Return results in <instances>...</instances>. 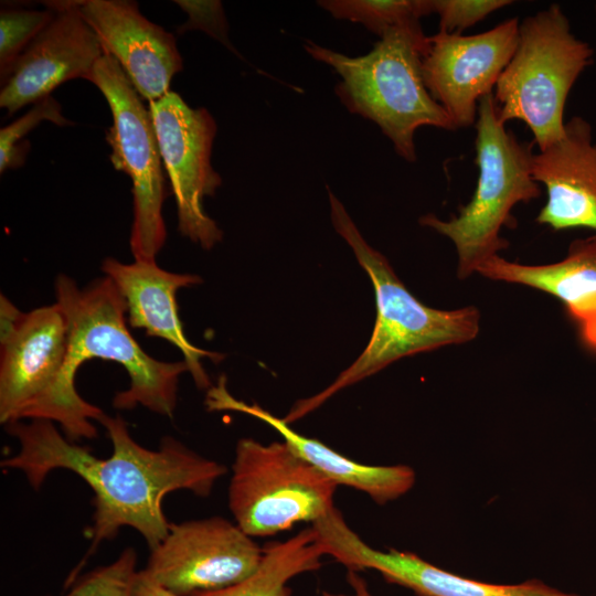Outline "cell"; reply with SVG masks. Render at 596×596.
Here are the masks:
<instances>
[{
	"label": "cell",
	"mask_w": 596,
	"mask_h": 596,
	"mask_svg": "<svg viewBox=\"0 0 596 596\" xmlns=\"http://www.w3.org/2000/svg\"><path fill=\"white\" fill-rule=\"evenodd\" d=\"M98 423L105 427L113 445L107 458H99L88 447L71 441L51 421L6 424L19 449L1 460L2 468L21 471L35 490L50 472L66 469L81 477L94 493L92 524L84 531L89 547L67 584L78 576L99 545L115 539L124 526L138 531L150 550L157 547L171 524L162 507L166 496L189 490L207 497L215 482L227 472L224 465L196 454L172 436L163 437L158 449L141 446L132 438L121 416L104 414Z\"/></svg>",
	"instance_id": "obj_1"
},
{
	"label": "cell",
	"mask_w": 596,
	"mask_h": 596,
	"mask_svg": "<svg viewBox=\"0 0 596 596\" xmlns=\"http://www.w3.org/2000/svg\"><path fill=\"white\" fill-rule=\"evenodd\" d=\"M55 296L67 323L68 350L43 419L58 424L74 443L97 437L93 421L98 422L105 413L85 401L75 387L77 370L92 359L114 361L128 373L129 387L116 393L115 408L141 405L172 418L179 377L188 365L184 361H159L142 350L126 326V302L113 280L104 277L81 288L71 277L58 275Z\"/></svg>",
	"instance_id": "obj_2"
},
{
	"label": "cell",
	"mask_w": 596,
	"mask_h": 596,
	"mask_svg": "<svg viewBox=\"0 0 596 596\" xmlns=\"http://www.w3.org/2000/svg\"><path fill=\"white\" fill-rule=\"evenodd\" d=\"M328 194L333 227L352 248L373 285L376 319L358 359L323 391L299 400L283 418L287 424L404 356L469 342L480 330V312L475 306L440 310L421 302L396 276L389 260L366 243L343 204L330 190Z\"/></svg>",
	"instance_id": "obj_3"
},
{
	"label": "cell",
	"mask_w": 596,
	"mask_h": 596,
	"mask_svg": "<svg viewBox=\"0 0 596 596\" xmlns=\"http://www.w3.org/2000/svg\"><path fill=\"white\" fill-rule=\"evenodd\" d=\"M427 43L416 22L389 31L361 56H347L310 41L305 50L340 75L336 94L348 110L376 124L395 152L412 163L418 128L456 129L425 86L422 58Z\"/></svg>",
	"instance_id": "obj_4"
},
{
	"label": "cell",
	"mask_w": 596,
	"mask_h": 596,
	"mask_svg": "<svg viewBox=\"0 0 596 596\" xmlns=\"http://www.w3.org/2000/svg\"><path fill=\"white\" fill-rule=\"evenodd\" d=\"M475 127L479 177L472 198L447 221L434 214L419 219L423 226L453 242L457 277L461 280L509 247L500 232L504 226L515 227L513 207L542 194L532 174V147L505 128L498 116L493 93L479 102Z\"/></svg>",
	"instance_id": "obj_5"
},
{
	"label": "cell",
	"mask_w": 596,
	"mask_h": 596,
	"mask_svg": "<svg viewBox=\"0 0 596 596\" xmlns=\"http://www.w3.org/2000/svg\"><path fill=\"white\" fill-rule=\"evenodd\" d=\"M593 54L571 31L558 4L524 18L515 51L493 89L500 120L523 121L539 150L561 139L567 96Z\"/></svg>",
	"instance_id": "obj_6"
},
{
	"label": "cell",
	"mask_w": 596,
	"mask_h": 596,
	"mask_svg": "<svg viewBox=\"0 0 596 596\" xmlns=\"http://www.w3.org/2000/svg\"><path fill=\"white\" fill-rule=\"evenodd\" d=\"M336 489L286 441L265 445L242 438L235 446L228 508L234 522L252 538L319 520L334 508Z\"/></svg>",
	"instance_id": "obj_7"
},
{
	"label": "cell",
	"mask_w": 596,
	"mask_h": 596,
	"mask_svg": "<svg viewBox=\"0 0 596 596\" xmlns=\"http://www.w3.org/2000/svg\"><path fill=\"white\" fill-rule=\"evenodd\" d=\"M106 98L113 115L106 140L114 168L132 181L134 222L129 238L135 260L156 262L167 237V196L159 142L149 110L119 63L104 54L85 78Z\"/></svg>",
	"instance_id": "obj_8"
},
{
	"label": "cell",
	"mask_w": 596,
	"mask_h": 596,
	"mask_svg": "<svg viewBox=\"0 0 596 596\" xmlns=\"http://www.w3.org/2000/svg\"><path fill=\"white\" fill-rule=\"evenodd\" d=\"M162 163L178 207V228L204 249L221 242L223 232L203 211L204 196L214 195L220 174L211 166L216 123L205 108H191L174 92L148 103Z\"/></svg>",
	"instance_id": "obj_9"
},
{
	"label": "cell",
	"mask_w": 596,
	"mask_h": 596,
	"mask_svg": "<svg viewBox=\"0 0 596 596\" xmlns=\"http://www.w3.org/2000/svg\"><path fill=\"white\" fill-rule=\"evenodd\" d=\"M262 558L263 547L252 536L216 515L171 523L143 570L174 594L191 596L241 583Z\"/></svg>",
	"instance_id": "obj_10"
},
{
	"label": "cell",
	"mask_w": 596,
	"mask_h": 596,
	"mask_svg": "<svg viewBox=\"0 0 596 596\" xmlns=\"http://www.w3.org/2000/svg\"><path fill=\"white\" fill-rule=\"evenodd\" d=\"M519 23L511 18L478 34L438 31L428 36L423 79L456 129L475 125L479 102L493 93L515 51Z\"/></svg>",
	"instance_id": "obj_11"
},
{
	"label": "cell",
	"mask_w": 596,
	"mask_h": 596,
	"mask_svg": "<svg viewBox=\"0 0 596 596\" xmlns=\"http://www.w3.org/2000/svg\"><path fill=\"white\" fill-rule=\"evenodd\" d=\"M0 422L43 419L65 366L68 330L55 302L24 312L0 338Z\"/></svg>",
	"instance_id": "obj_12"
},
{
	"label": "cell",
	"mask_w": 596,
	"mask_h": 596,
	"mask_svg": "<svg viewBox=\"0 0 596 596\" xmlns=\"http://www.w3.org/2000/svg\"><path fill=\"white\" fill-rule=\"evenodd\" d=\"M311 526L323 554L348 571L374 570L387 582L409 588L418 596H579L538 579L512 585L470 579L439 568L414 553L375 550L347 524L336 507Z\"/></svg>",
	"instance_id": "obj_13"
},
{
	"label": "cell",
	"mask_w": 596,
	"mask_h": 596,
	"mask_svg": "<svg viewBox=\"0 0 596 596\" xmlns=\"http://www.w3.org/2000/svg\"><path fill=\"white\" fill-rule=\"evenodd\" d=\"M52 21L20 55L0 92L8 115L49 96L66 81L86 78L104 49L79 12V1H49Z\"/></svg>",
	"instance_id": "obj_14"
},
{
	"label": "cell",
	"mask_w": 596,
	"mask_h": 596,
	"mask_svg": "<svg viewBox=\"0 0 596 596\" xmlns=\"http://www.w3.org/2000/svg\"><path fill=\"white\" fill-rule=\"evenodd\" d=\"M79 12L141 98L150 103L170 92L172 77L182 71L171 33L145 18L132 1H79Z\"/></svg>",
	"instance_id": "obj_15"
},
{
	"label": "cell",
	"mask_w": 596,
	"mask_h": 596,
	"mask_svg": "<svg viewBox=\"0 0 596 596\" xmlns=\"http://www.w3.org/2000/svg\"><path fill=\"white\" fill-rule=\"evenodd\" d=\"M532 174L547 195L539 224L596 234V141L585 118L568 119L561 139L533 153Z\"/></svg>",
	"instance_id": "obj_16"
},
{
	"label": "cell",
	"mask_w": 596,
	"mask_h": 596,
	"mask_svg": "<svg viewBox=\"0 0 596 596\" xmlns=\"http://www.w3.org/2000/svg\"><path fill=\"white\" fill-rule=\"evenodd\" d=\"M102 270L124 297L130 326L145 329L147 336L162 338L177 347L196 386L209 389L211 383L201 360L205 356L219 362L224 355L199 349L187 339L175 300L180 288L196 285L201 278L168 272L156 262L124 264L113 257L103 260Z\"/></svg>",
	"instance_id": "obj_17"
},
{
	"label": "cell",
	"mask_w": 596,
	"mask_h": 596,
	"mask_svg": "<svg viewBox=\"0 0 596 596\" xmlns=\"http://www.w3.org/2000/svg\"><path fill=\"white\" fill-rule=\"evenodd\" d=\"M207 411H233L251 415L272 426L290 448L318 471L333 481L360 490L373 501L384 504L406 493L415 482L414 470L404 465L370 466L348 458L315 438L294 430L283 418L276 417L257 404L235 398L222 375L216 385L207 389Z\"/></svg>",
	"instance_id": "obj_18"
},
{
	"label": "cell",
	"mask_w": 596,
	"mask_h": 596,
	"mask_svg": "<svg viewBox=\"0 0 596 596\" xmlns=\"http://www.w3.org/2000/svg\"><path fill=\"white\" fill-rule=\"evenodd\" d=\"M477 273L555 297L575 322L583 343L596 352V234L573 241L566 256L555 263L526 265L496 255Z\"/></svg>",
	"instance_id": "obj_19"
},
{
	"label": "cell",
	"mask_w": 596,
	"mask_h": 596,
	"mask_svg": "<svg viewBox=\"0 0 596 596\" xmlns=\"http://www.w3.org/2000/svg\"><path fill=\"white\" fill-rule=\"evenodd\" d=\"M323 555L310 526L284 542L267 543L258 568L241 583L191 596H292L287 583L297 575L319 570Z\"/></svg>",
	"instance_id": "obj_20"
},
{
	"label": "cell",
	"mask_w": 596,
	"mask_h": 596,
	"mask_svg": "<svg viewBox=\"0 0 596 596\" xmlns=\"http://www.w3.org/2000/svg\"><path fill=\"white\" fill-rule=\"evenodd\" d=\"M318 4L332 17L359 22L380 38L432 14L430 0H320Z\"/></svg>",
	"instance_id": "obj_21"
},
{
	"label": "cell",
	"mask_w": 596,
	"mask_h": 596,
	"mask_svg": "<svg viewBox=\"0 0 596 596\" xmlns=\"http://www.w3.org/2000/svg\"><path fill=\"white\" fill-rule=\"evenodd\" d=\"M54 10H1L0 13V78L3 85L9 78L13 65L52 21Z\"/></svg>",
	"instance_id": "obj_22"
},
{
	"label": "cell",
	"mask_w": 596,
	"mask_h": 596,
	"mask_svg": "<svg viewBox=\"0 0 596 596\" xmlns=\"http://www.w3.org/2000/svg\"><path fill=\"white\" fill-rule=\"evenodd\" d=\"M137 561L135 549L128 546L114 562L75 577L63 596H130Z\"/></svg>",
	"instance_id": "obj_23"
},
{
	"label": "cell",
	"mask_w": 596,
	"mask_h": 596,
	"mask_svg": "<svg viewBox=\"0 0 596 596\" xmlns=\"http://www.w3.org/2000/svg\"><path fill=\"white\" fill-rule=\"evenodd\" d=\"M43 120L58 126L72 125L62 115L61 105L52 96L35 103L26 114L0 130L1 173L23 164L29 146H22L21 139Z\"/></svg>",
	"instance_id": "obj_24"
},
{
	"label": "cell",
	"mask_w": 596,
	"mask_h": 596,
	"mask_svg": "<svg viewBox=\"0 0 596 596\" xmlns=\"http://www.w3.org/2000/svg\"><path fill=\"white\" fill-rule=\"evenodd\" d=\"M511 3L510 0H430L432 13L439 18V31L447 33H461Z\"/></svg>",
	"instance_id": "obj_25"
},
{
	"label": "cell",
	"mask_w": 596,
	"mask_h": 596,
	"mask_svg": "<svg viewBox=\"0 0 596 596\" xmlns=\"http://www.w3.org/2000/svg\"><path fill=\"white\" fill-rule=\"evenodd\" d=\"M174 2L189 17L187 22L178 28L179 33L201 30L236 53L227 36V22L220 1L177 0Z\"/></svg>",
	"instance_id": "obj_26"
},
{
	"label": "cell",
	"mask_w": 596,
	"mask_h": 596,
	"mask_svg": "<svg viewBox=\"0 0 596 596\" xmlns=\"http://www.w3.org/2000/svg\"><path fill=\"white\" fill-rule=\"evenodd\" d=\"M130 596H179L155 581L145 570L137 571Z\"/></svg>",
	"instance_id": "obj_27"
},
{
	"label": "cell",
	"mask_w": 596,
	"mask_h": 596,
	"mask_svg": "<svg viewBox=\"0 0 596 596\" xmlns=\"http://www.w3.org/2000/svg\"><path fill=\"white\" fill-rule=\"evenodd\" d=\"M21 312L6 296L0 298V338L8 336L19 323Z\"/></svg>",
	"instance_id": "obj_28"
},
{
	"label": "cell",
	"mask_w": 596,
	"mask_h": 596,
	"mask_svg": "<svg viewBox=\"0 0 596 596\" xmlns=\"http://www.w3.org/2000/svg\"><path fill=\"white\" fill-rule=\"evenodd\" d=\"M347 579L353 590L351 594H334V593L323 592L321 596H374L370 592L369 586L366 582L364 581V578H362L359 575V572L348 571Z\"/></svg>",
	"instance_id": "obj_29"
}]
</instances>
